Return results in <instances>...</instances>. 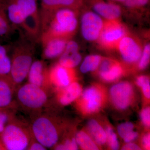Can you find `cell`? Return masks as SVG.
Listing matches in <instances>:
<instances>
[{
	"label": "cell",
	"mask_w": 150,
	"mask_h": 150,
	"mask_svg": "<svg viewBox=\"0 0 150 150\" xmlns=\"http://www.w3.org/2000/svg\"><path fill=\"white\" fill-rule=\"evenodd\" d=\"M58 102L61 105H69L76 100L81 94L82 89L79 83L74 81L64 88L57 91Z\"/></svg>",
	"instance_id": "obj_18"
},
{
	"label": "cell",
	"mask_w": 150,
	"mask_h": 150,
	"mask_svg": "<svg viewBox=\"0 0 150 150\" xmlns=\"http://www.w3.org/2000/svg\"><path fill=\"white\" fill-rule=\"evenodd\" d=\"M150 45L147 43L143 48L142 56L139 59V69L140 70H144L146 69L150 62Z\"/></svg>",
	"instance_id": "obj_28"
},
{
	"label": "cell",
	"mask_w": 150,
	"mask_h": 150,
	"mask_svg": "<svg viewBox=\"0 0 150 150\" xmlns=\"http://www.w3.org/2000/svg\"><path fill=\"white\" fill-rule=\"evenodd\" d=\"M149 0H126L123 3L124 5L131 8H139L146 5Z\"/></svg>",
	"instance_id": "obj_31"
},
{
	"label": "cell",
	"mask_w": 150,
	"mask_h": 150,
	"mask_svg": "<svg viewBox=\"0 0 150 150\" xmlns=\"http://www.w3.org/2000/svg\"><path fill=\"white\" fill-rule=\"evenodd\" d=\"M14 28L9 20L3 0H0V42L8 38Z\"/></svg>",
	"instance_id": "obj_21"
},
{
	"label": "cell",
	"mask_w": 150,
	"mask_h": 150,
	"mask_svg": "<svg viewBox=\"0 0 150 150\" xmlns=\"http://www.w3.org/2000/svg\"><path fill=\"white\" fill-rule=\"evenodd\" d=\"M99 66V76L105 81H115L121 76L124 72L122 65L112 59L102 60Z\"/></svg>",
	"instance_id": "obj_16"
},
{
	"label": "cell",
	"mask_w": 150,
	"mask_h": 150,
	"mask_svg": "<svg viewBox=\"0 0 150 150\" xmlns=\"http://www.w3.org/2000/svg\"><path fill=\"white\" fill-rule=\"evenodd\" d=\"M69 40L59 38H51L40 40L42 45L43 60H51L60 57L64 51Z\"/></svg>",
	"instance_id": "obj_13"
},
{
	"label": "cell",
	"mask_w": 150,
	"mask_h": 150,
	"mask_svg": "<svg viewBox=\"0 0 150 150\" xmlns=\"http://www.w3.org/2000/svg\"><path fill=\"white\" fill-rule=\"evenodd\" d=\"M11 49L10 46L0 42V78L10 81L11 57L9 56V52Z\"/></svg>",
	"instance_id": "obj_20"
},
{
	"label": "cell",
	"mask_w": 150,
	"mask_h": 150,
	"mask_svg": "<svg viewBox=\"0 0 150 150\" xmlns=\"http://www.w3.org/2000/svg\"><path fill=\"white\" fill-rule=\"evenodd\" d=\"M49 78L53 88L58 91L75 81L76 72L74 69L67 68L57 63L49 68Z\"/></svg>",
	"instance_id": "obj_10"
},
{
	"label": "cell",
	"mask_w": 150,
	"mask_h": 150,
	"mask_svg": "<svg viewBox=\"0 0 150 150\" xmlns=\"http://www.w3.org/2000/svg\"><path fill=\"white\" fill-rule=\"evenodd\" d=\"M112 103L118 109H126L134 100V92L132 85L128 82H122L112 86L110 90Z\"/></svg>",
	"instance_id": "obj_11"
},
{
	"label": "cell",
	"mask_w": 150,
	"mask_h": 150,
	"mask_svg": "<svg viewBox=\"0 0 150 150\" xmlns=\"http://www.w3.org/2000/svg\"><path fill=\"white\" fill-rule=\"evenodd\" d=\"M143 146L144 149L149 150L150 147V136L149 133L146 134L143 137L142 139Z\"/></svg>",
	"instance_id": "obj_34"
},
{
	"label": "cell",
	"mask_w": 150,
	"mask_h": 150,
	"mask_svg": "<svg viewBox=\"0 0 150 150\" xmlns=\"http://www.w3.org/2000/svg\"><path fill=\"white\" fill-rule=\"evenodd\" d=\"M0 150H5L1 142L0 141Z\"/></svg>",
	"instance_id": "obj_37"
},
{
	"label": "cell",
	"mask_w": 150,
	"mask_h": 150,
	"mask_svg": "<svg viewBox=\"0 0 150 150\" xmlns=\"http://www.w3.org/2000/svg\"><path fill=\"white\" fill-rule=\"evenodd\" d=\"M127 34L125 26L118 20H106L98 38V44L107 50L116 49L119 41Z\"/></svg>",
	"instance_id": "obj_6"
},
{
	"label": "cell",
	"mask_w": 150,
	"mask_h": 150,
	"mask_svg": "<svg viewBox=\"0 0 150 150\" xmlns=\"http://www.w3.org/2000/svg\"><path fill=\"white\" fill-rule=\"evenodd\" d=\"M32 137L29 125L15 116L6 126L0 141L5 150H26Z\"/></svg>",
	"instance_id": "obj_5"
},
{
	"label": "cell",
	"mask_w": 150,
	"mask_h": 150,
	"mask_svg": "<svg viewBox=\"0 0 150 150\" xmlns=\"http://www.w3.org/2000/svg\"><path fill=\"white\" fill-rule=\"evenodd\" d=\"M112 2H118L123 3L125 2L126 0H109Z\"/></svg>",
	"instance_id": "obj_36"
},
{
	"label": "cell",
	"mask_w": 150,
	"mask_h": 150,
	"mask_svg": "<svg viewBox=\"0 0 150 150\" xmlns=\"http://www.w3.org/2000/svg\"><path fill=\"white\" fill-rule=\"evenodd\" d=\"M78 145L81 149L86 150L99 149L93 139L83 131L78 132L75 137Z\"/></svg>",
	"instance_id": "obj_23"
},
{
	"label": "cell",
	"mask_w": 150,
	"mask_h": 150,
	"mask_svg": "<svg viewBox=\"0 0 150 150\" xmlns=\"http://www.w3.org/2000/svg\"><path fill=\"white\" fill-rule=\"evenodd\" d=\"M13 109H0V136L6 126L11 119L16 116Z\"/></svg>",
	"instance_id": "obj_25"
},
{
	"label": "cell",
	"mask_w": 150,
	"mask_h": 150,
	"mask_svg": "<svg viewBox=\"0 0 150 150\" xmlns=\"http://www.w3.org/2000/svg\"><path fill=\"white\" fill-rule=\"evenodd\" d=\"M97 14L106 20H116L121 16V6L112 1L105 2L103 0H89Z\"/></svg>",
	"instance_id": "obj_14"
},
{
	"label": "cell",
	"mask_w": 150,
	"mask_h": 150,
	"mask_svg": "<svg viewBox=\"0 0 150 150\" xmlns=\"http://www.w3.org/2000/svg\"><path fill=\"white\" fill-rule=\"evenodd\" d=\"M137 85L142 88L143 93L144 96L148 99L150 98V84L149 79L146 76H141L137 78Z\"/></svg>",
	"instance_id": "obj_27"
},
{
	"label": "cell",
	"mask_w": 150,
	"mask_h": 150,
	"mask_svg": "<svg viewBox=\"0 0 150 150\" xmlns=\"http://www.w3.org/2000/svg\"><path fill=\"white\" fill-rule=\"evenodd\" d=\"M78 11L68 8L54 11L40 10V41L51 38L71 40L77 30Z\"/></svg>",
	"instance_id": "obj_1"
},
{
	"label": "cell",
	"mask_w": 150,
	"mask_h": 150,
	"mask_svg": "<svg viewBox=\"0 0 150 150\" xmlns=\"http://www.w3.org/2000/svg\"><path fill=\"white\" fill-rule=\"evenodd\" d=\"M83 5V0H41L40 10L54 11L68 8L78 10Z\"/></svg>",
	"instance_id": "obj_19"
},
{
	"label": "cell",
	"mask_w": 150,
	"mask_h": 150,
	"mask_svg": "<svg viewBox=\"0 0 150 150\" xmlns=\"http://www.w3.org/2000/svg\"><path fill=\"white\" fill-rule=\"evenodd\" d=\"M106 137L109 146L111 149L117 150L119 149V144L117 136L112 128L108 127L106 129Z\"/></svg>",
	"instance_id": "obj_29"
},
{
	"label": "cell",
	"mask_w": 150,
	"mask_h": 150,
	"mask_svg": "<svg viewBox=\"0 0 150 150\" xmlns=\"http://www.w3.org/2000/svg\"><path fill=\"white\" fill-rule=\"evenodd\" d=\"M141 118L142 123L147 127L150 125V109L149 107L146 108L142 110Z\"/></svg>",
	"instance_id": "obj_32"
},
{
	"label": "cell",
	"mask_w": 150,
	"mask_h": 150,
	"mask_svg": "<svg viewBox=\"0 0 150 150\" xmlns=\"http://www.w3.org/2000/svg\"><path fill=\"white\" fill-rule=\"evenodd\" d=\"M33 43L34 41L23 34L11 46L10 81L16 90L27 79L30 69L34 61L35 47Z\"/></svg>",
	"instance_id": "obj_2"
},
{
	"label": "cell",
	"mask_w": 150,
	"mask_h": 150,
	"mask_svg": "<svg viewBox=\"0 0 150 150\" xmlns=\"http://www.w3.org/2000/svg\"><path fill=\"white\" fill-rule=\"evenodd\" d=\"M47 148L41 144L35 138L32 137L28 145L27 150H46Z\"/></svg>",
	"instance_id": "obj_33"
},
{
	"label": "cell",
	"mask_w": 150,
	"mask_h": 150,
	"mask_svg": "<svg viewBox=\"0 0 150 150\" xmlns=\"http://www.w3.org/2000/svg\"><path fill=\"white\" fill-rule=\"evenodd\" d=\"M104 21L96 13L86 12L81 19V32L83 37L89 41L98 40L103 27Z\"/></svg>",
	"instance_id": "obj_8"
},
{
	"label": "cell",
	"mask_w": 150,
	"mask_h": 150,
	"mask_svg": "<svg viewBox=\"0 0 150 150\" xmlns=\"http://www.w3.org/2000/svg\"><path fill=\"white\" fill-rule=\"evenodd\" d=\"M102 60V57L98 55H89L83 60L80 67L82 73H86L93 71L99 67Z\"/></svg>",
	"instance_id": "obj_24"
},
{
	"label": "cell",
	"mask_w": 150,
	"mask_h": 150,
	"mask_svg": "<svg viewBox=\"0 0 150 150\" xmlns=\"http://www.w3.org/2000/svg\"><path fill=\"white\" fill-rule=\"evenodd\" d=\"M78 148L76 139L72 138L67 139L63 143L57 144L53 149L57 150H76Z\"/></svg>",
	"instance_id": "obj_26"
},
{
	"label": "cell",
	"mask_w": 150,
	"mask_h": 150,
	"mask_svg": "<svg viewBox=\"0 0 150 150\" xmlns=\"http://www.w3.org/2000/svg\"><path fill=\"white\" fill-rule=\"evenodd\" d=\"M87 128L93 141L97 144L103 145L107 142L106 132L97 121L93 119L90 120Z\"/></svg>",
	"instance_id": "obj_22"
},
{
	"label": "cell",
	"mask_w": 150,
	"mask_h": 150,
	"mask_svg": "<svg viewBox=\"0 0 150 150\" xmlns=\"http://www.w3.org/2000/svg\"><path fill=\"white\" fill-rule=\"evenodd\" d=\"M79 51L78 43L71 39L69 40L64 51L59 57L58 63L67 68L74 69L81 61V56Z\"/></svg>",
	"instance_id": "obj_17"
},
{
	"label": "cell",
	"mask_w": 150,
	"mask_h": 150,
	"mask_svg": "<svg viewBox=\"0 0 150 150\" xmlns=\"http://www.w3.org/2000/svg\"><path fill=\"white\" fill-rule=\"evenodd\" d=\"M28 82L49 92L53 89L49 78V68L43 60L33 62L27 78Z\"/></svg>",
	"instance_id": "obj_12"
},
{
	"label": "cell",
	"mask_w": 150,
	"mask_h": 150,
	"mask_svg": "<svg viewBox=\"0 0 150 150\" xmlns=\"http://www.w3.org/2000/svg\"><path fill=\"white\" fill-rule=\"evenodd\" d=\"M105 92L100 87L93 86L86 89L78 102L83 113L90 114L100 110L105 102Z\"/></svg>",
	"instance_id": "obj_7"
},
{
	"label": "cell",
	"mask_w": 150,
	"mask_h": 150,
	"mask_svg": "<svg viewBox=\"0 0 150 150\" xmlns=\"http://www.w3.org/2000/svg\"><path fill=\"white\" fill-rule=\"evenodd\" d=\"M134 125L131 122L123 123L118 127V132L119 136L122 139L127 138L134 132Z\"/></svg>",
	"instance_id": "obj_30"
},
{
	"label": "cell",
	"mask_w": 150,
	"mask_h": 150,
	"mask_svg": "<svg viewBox=\"0 0 150 150\" xmlns=\"http://www.w3.org/2000/svg\"><path fill=\"white\" fill-rule=\"evenodd\" d=\"M15 91L10 81L0 78V109L16 110L18 108Z\"/></svg>",
	"instance_id": "obj_15"
},
{
	"label": "cell",
	"mask_w": 150,
	"mask_h": 150,
	"mask_svg": "<svg viewBox=\"0 0 150 150\" xmlns=\"http://www.w3.org/2000/svg\"><path fill=\"white\" fill-rule=\"evenodd\" d=\"M116 49L124 62L134 64L139 60L143 48L138 40L127 34L119 41Z\"/></svg>",
	"instance_id": "obj_9"
},
{
	"label": "cell",
	"mask_w": 150,
	"mask_h": 150,
	"mask_svg": "<svg viewBox=\"0 0 150 150\" xmlns=\"http://www.w3.org/2000/svg\"><path fill=\"white\" fill-rule=\"evenodd\" d=\"M122 150H140L142 149L136 144L134 143H129L123 146Z\"/></svg>",
	"instance_id": "obj_35"
},
{
	"label": "cell",
	"mask_w": 150,
	"mask_h": 150,
	"mask_svg": "<svg viewBox=\"0 0 150 150\" xmlns=\"http://www.w3.org/2000/svg\"><path fill=\"white\" fill-rule=\"evenodd\" d=\"M57 122L48 112L36 115L29 125L33 137L47 149H53L59 142L61 133Z\"/></svg>",
	"instance_id": "obj_3"
},
{
	"label": "cell",
	"mask_w": 150,
	"mask_h": 150,
	"mask_svg": "<svg viewBox=\"0 0 150 150\" xmlns=\"http://www.w3.org/2000/svg\"><path fill=\"white\" fill-rule=\"evenodd\" d=\"M49 92L28 82L21 85L16 90L15 99L18 108L35 113V116L47 105Z\"/></svg>",
	"instance_id": "obj_4"
}]
</instances>
